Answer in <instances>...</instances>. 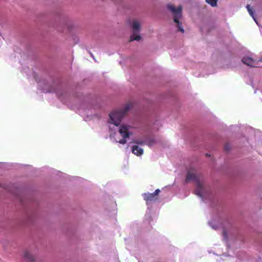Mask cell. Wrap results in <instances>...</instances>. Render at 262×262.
<instances>
[{
  "instance_id": "1",
  "label": "cell",
  "mask_w": 262,
  "mask_h": 262,
  "mask_svg": "<svg viewBox=\"0 0 262 262\" xmlns=\"http://www.w3.org/2000/svg\"><path fill=\"white\" fill-rule=\"evenodd\" d=\"M129 110V108H125L123 109H120L117 110L115 112L113 113L112 116L111 117V118L114 122L115 125H118L120 122L121 119L125 116V113L127 112Z\"/></svg>"
},
{
  "instance_id": "2",
  "label": "cell",
  "mask_w": 262,
  "mask_h": 262,
  "mask_svg": "<svg viewBox=\"0 0 262 262\" xmlns=\"http://www.w3.org/2000/svg\"><path fill=\"white\" fill-rule=\"evenodd\" d=\"M132 151L134 154L138 156H141L143 153V150L137 146H134L132 149Z\"/></svg>"
},
{
  "instance_id": "3",
  "label": "cell",
  "mask_w": 262,
  "mask_h": 262,
  "mask_svg": "<svg viewBox=\"0 0 262 262\" xmlns=\"http://www.w3.org/2000/svg\"><path fill=\"white\" fill-rule=\"evenodd\" d=\"M242 62L244 63L245 64H247L249 66H252V65L254 64V61L253 59L250 58L249 57L245 56L242 59Z\"/></svg>"
},
{
  "instance_id": "4",
  "label": "cell",
  "mask_w": 262,
  "mask_h": 262,
  "mask_svg": "<svg viewBox=\"0 0 262 262\" xmlns=\"http://www.w3.org/2000/svg\"><path fill=\"white\" fill-rule=\"evenodd\" d=\"M169 9L172 11V13L178 17H180L181 15V9L179 8H176L173 6H170Z\"/></svg>"
},
{
  "instance_id": "5",
  "label": "cell",
  "mask_w": 262,
  "mask_h": 262,
  "mask_svg": "<svg viewBox=\"0 0 262 262\" xmlns=\"http://www.w3.org/2000/svg\"><path fill=\"white\" fill-rule=\"evenodd\" d=\"M120 133L123 137L125 138H128L129 136V132L128 130L125 127H123L120 129Z\"/></svg>"
},
{
  "instance_id": "6",
  "label": "cell",
  "mask_w": 262,
  "mask_h": 262,
  "mask_svg": "<svg viewBox=\"0 0 262 262\" xmlns=\"http://www.w3.org/2000/svg\"><path fill=\"white\" fill-rule=\"evenodd\" d=\"M246 7H247V11H248V13H249V14L250 15V16L252 18V19H254L256 23H257L256 18H255V15H254V11L252 10V8L251 6L248 5H247Z\"/></svg>"
},
{
  "instance_id": "7",
  "label": "cell",
  "mask_w": 262,
  "mask_h": 262,
  "mask_svg": "<svg viewBox=\"0 0 262 262\" xmlns=\"http://www.w3.org/2000/svg\"><path fill=\"white\" fill-rule=\"evenodd\" d=\"M206 2L211 6L216 7L217 6L218 0H205Z\"/></svg>"
}]
</instances>
